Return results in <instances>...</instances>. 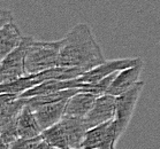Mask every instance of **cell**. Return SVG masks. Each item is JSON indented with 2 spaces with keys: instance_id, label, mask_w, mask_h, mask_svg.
Returning <instances> with one entry per match:
<instances>
[{
  "instance_id": "cell-1",
  "label": "cell",
  "mask_w": 160,
  "mask_h": 149,
  "mask_svg": "<svg viewBox=\"0 0 160 149\" xmlns=\"http://www.w3.org/2000/svg\"><path fill=\"white\" fill-rule=\"evenodd\" d=\"M105 61L100 45L85 23L76 24L61 39L58 66L78 68L85 72Z\"/></svg>"
},
{
  "instance_id": "cell-2",
  "label": "cell",
  "mask_w": 160,
  "mask_h": 149,
  "mask_svg": "<svg viewBox=\"0 0 160 149\" xmlns=\"http://www.w3.org/2000/svg\"><path fill=\"white\" fill-rule=\"evenodd\" d=\"M87 131L84 118L65 115L60 122L44 130L42 135L52 148L76 149L82 147Z\"/></svg>"
},
{
  "instance_id": "cell-3",
  "label": "cell",
  "mask_w": 160,
  "mask_h": 149,
  "mask_svg": "<svg viewBox=\"0 0 160 149\" xmlns=\"http://www.w3.org/2000/svg\"><path fill=\"white\" fill-rule=\"evenodd\" d=\"M61 39L58 41L33 40L26 56L27 73H38L58 66Z\"/></svg>"
},
{
  "instance_id": "cell-4",
  "label": "cell",
  "mask_w": 160,
  "mask_h": 149,
  "mask_svg": "<svg viewBox=\"0 0 160 149\" xmlns=\"http://www.w3.org/2000/svg\"><path fill=\"white\" fill-rule=\"evenodd\" d=\"M35 38L31 36H24L20 46L7 54L0 64V83L11 81L16 78L27 75L26 70V56L30 45L32 44Z\"/></svg>"
},
{
  "instance_id": "cell-5",
  "label": "cell",
  "mask_w": 160,
  "mask_h": 149,
  "mask_svg": "<svg viewBox=\"0 0 160 149\" xmlns=\"http://www.w3.org/2000/svg\"><path fill=\"white\" fill-rule=\"evenodd\" d=\"M144 85L145 83L139 80L128 91L115 96V116L113 120L121 134H123L130 123L136 105L144 88Z\"/></svg>"
},
{
  "instance_id": "cell-6",
  "label": "cell",
  "mask_w": 160,
  "mask_h": 149,
  "mask_svg": "<svg viewBox=\"0 0 160 149\" xmlns=\"http://www.w3.org/2000/svg\"><path fill=\"white\" fill-rule=\"evenodd\" d=\"M121 133L118 130L113 119H109L97 126L89 128L84 135L82 147L88 149H113L121 138Z\"/></svg>"
},
{
  "instance_id": "cell-7",
  "label": "cell",
  "mask_w": 160,
  "mask_h": 149,
  "mask_svg": "<svg viewBox=\"0 0 160 149\" xmlns=\"http://www.w3.org/2000/svg\"><path fill=\"white\" fill-rule=\"evenodd\" d=\"M141 60H142L141 58H117V60H111V61L106 60L104 63L82 73L80 77H77V80L80 83H96V81H98V80L107 77L111 73H114L117 72V71L126 69V68L135 66Z\"/></svg>"
},
{
  "instance_id": "cell-8",
  "label": "cell",
  "mask_w": 160,
  "mask_h": 149,
  "mask_svg": "<svg viewBox=\"0 0 160 149\" xmlns=\"http://www.w3.org/2000/svg\"><path fill=\"white\" fill-rule=\"evenodd\" d=\"M115 116V96L111 94L99 95L93 107L84 117L88 130L99 124H102Z\"/></svg>"
},
{
  "instance_id": "cell-9",
  "label": "cell",
  "mask_w": 160,
  "mask_h": 149,
  "mask_svg": "<svg viewBox=\"0 0 160 149\" xmlns=\"http://www.w3.org/2000/svg\"><path fill=\"white\" fill-rule=\"evenodd\" d=\"M143 66H144V62H143V60H141L135 66L126 68L123 70H120L118 72L117 77L113 80L111 87L108 88L107 94L118 96V95L122 94L123 92L128 91L129 88L132 87L137 81H139V77H141V73H142Z\"/></svg>"
},
{
  "instance_id": "cell-10",
  "label": "cell",
  "mask_w": 160,
  "mask_h": 149,
  "mask_svg": "<svg viewBox=\"0 0 160 149\" xmlns=\"http://www.w3.org/2000/svg\"><path fill=\"white\" fill-rule=\"evenodd\" d=\"M67 101L68 100H62L59 102L45 103V105L33 107V113L36 115V118L43 131L48 127L53 126L54 124H57L62 119V117L65 116Z\"/></svg>"
},
{
  "instance_id": "cell-11",
  "label": "cell",
  "mask_w": 160,
  "mask_h": 149,
  "mask_svg": "<svg viewBox=\"0 0 160 149\" xmlns=\"http://www.w3.org/2000/svg\"><path fill=\"white\" fill-rule=\"evenodd\" d=\"M84 86H85V83H80L77 78L68 80L48 79L28 90L20 96L21 98H31V96H36V95L50 94V93H54V92L67 90V88H83Z\"/></svg>"
},
{
  "instance_id": "cell-12",
  "label": "cell",
  "mask_w": 160,
  "mask_h": 149,
  "mask_svg": "<svg viewBox=\"0 0 160 149\" xmlns=\"http://www.w3.org/2000/svg\"><path fill=\"white\" fill-rule=\"evenodd\" d=\"M97 98L98 95L81 90L76 94H74L73 96L68 99L67 105H66L65 115L84 118L91 110V108L93 107Z\"/></svg>"
},
{
  "instance_id": "cell-13",
  "label": "cell",
  "mask_w": 160,
  "mask_h": 149,
  "mask_svg": "<svg viewBox=\"0 0 160 149\" xmlns=\"http://www.w3.org/2000/svg\"><path fill=\"white\" fill-rule=\"evenodd\" d=\"M18 138L29 139L35 138L42 134V127L36 118V115L33 113L32 108L30 105H26L23 107L22 111L18 115Z\"/></svg>"
},
{
  "instance_id": "cell-14",
  "label": "cell",
  "mask_w": 160,
  "mask_h": 149,
  "mask_svg": "<svg viewBox=\"0 0 160 149\" xmlns=\"http://www.w3.org/2000/svg\"><path fill=\"white\" fill-rule=\"evenodd\" d=\"M23 37L14 21L0 26V60L20 46Z\"/></svg>"
},
{
  "instance_id": "cell-15",
  "label": "cell",
  "mask_w": 160,
  "mask_h": 149,
  "mask_svg": "<svg viewBox=\"0 0 160 149\" xmlns=\"http://www.w3.org/2000/svg\"><path fill=\"white\" fill-rule=\"evenodd\" d=\"M82 88H67V90H62V91L50 93V94L36 95V96L27 98V105H30L31 108H33V107H37V105H45V103H52V102H59L62 101V100H68L70 96L76 94L77 92H80Z\"/></svg>"
},
{
  "instance_id": "cell-16",
  "label": "cell",
  "mask_w": 160,
  "mask_h": 149,
  "mask_svg": "<svg viewBox=\"0 0 160 149\" xmlns=\"http://www.w3.org/2000/svg\"><path fill=\"white\" fill-rule=\"evenodd\" d=\"M18 139V119L0 125V140L2 148L11 149V146Z\"/></svg>"
},
{
  "instance_id": "cell-17",
  "label": "cell",
  "mask_w": 160,
  "mask_h": 149,
  "mask_svg": "<svg viewBox=\"0 0 160 149\" xmlns=\"http://www.w3.org/2000/svg\"><path fill=\"white\" fill-rule=\"evenodd\" d=\"M14 148H18V149H33V148L50 149V148H52V147H51V145L43 138V135L40 134V135H38V137L29 138V139L18 138V140L11 146V149H14Z\"/></svg>"
},
{
  "instance_id": "cell-18",
  "label": "cell",
  "mask_w": 160,
  "mask_h": 149,
  "mask_svg": "<svg viewBox=\"0 0 160 149\" xmlns=\"http://www.w3.org/2000/svg\"><path fill=\"white\" fill-rule=\"evenodd\" d=\"M9 22H13V15L9 11L2 8L0 12V26H5Z\"/></svg>"
}]
</instances>
